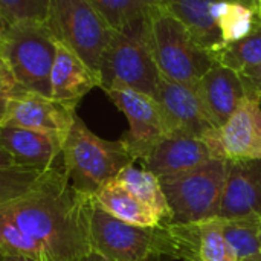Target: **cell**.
<instances>
[{
	"mask_svg": "<svg viewBox=\"0 0 261 261\" xmlns=\"http://www.w3.org/2000/svg\"><path fill=\"white\" fill-rule=\"evenodd\" d=\"M225 239L239 261L261 252V216L251 214L236 219H220Z\"/></svg>",
	"mask_w": 261,
	"mask_h": 261,
	"instance_id": "7402d4cb",
	"label": "cell"
},
{
	"mask_svg": "<svg viewBox=\"0 0 261 261\" xmlns=\"http://www.w3.org/2000/svg\"><path fill=\"white\" fill-rule=\"evenodd\" d=\"M49 0H0V28L21 21H47Z\"/></svg>",
	"mask_w": 261,
	"mask_h": 261,
	"instance_id": "4316f807",
	"label": "cell"
},
{
	"mask_svg": "<svg viewBox=\"0 0 261 261\" xmlns=\"http://www.w3.org/2000/svg\"><path fill=\"white\" fill-rule=\"evenodd\" d=\"M18 87L11 69L5 63V60L0 57V90L3 92H12Z\"/></svg>",
	"mask_w": 261,
	"mask_h": 261,
	"instance_id": "f1b7e54d",
	"label": "cell"
},
{
	"mask_svg": "<svg viewBox=\"0 0 261 261\" xmlns=\"http://www.w3.org/2000/svg\"><path fill=\"white\" fill-rule=\"evenodd\" d=\"M47 24L58 41L73 49L98 73L113 29L89 0H49Z\"/></svg>",
	"mask_w": 261,
	"mask_h": 261,
	"instance_id": "ba28073f",
	"label": "cell"
},
{
	"mask_svg": "<svg viewBox=\"0 0 261 261\" xmlns=\"http://www.w3.org/2000/svg\"><path fill=\"white\" fill-rule=\"evenodd\" d=\"M154 99L164 113L170 136H190L208 142L217 133L219 127L194 89L161 75Z\"/></svg>",
	"mask_w": 261,
	"mask_h": 261,
	"instance_id": "8fae6325",
	"label": "cell"
},
{
	"mask_svg": "<svg viewBox=\"0 0 261 261\" xmlns=\"http://www.w3.org/2000/svg\"><path fill=\"white\" fill-rule=\"evenodd\" d=\"M239 2H242V3H245V5H248V6L254 8V9H260V3L257 0H239Z\"/></svg>",
	"mask_w": 261,
	"mask_h": 261,
	"instance_id": "836d02e7",
	"label": "cell"
},
{
	"mask_svg": "<svg viewBox=\"0 0 261 261\" xmlns=\"http://www.w3.org/2000/svg\"><path fill=\"white\" fill-rule=\"evenodd\" d=\"M75 118L76 107L18 86L9 92L6 113L0 127H20L66 138Z\"/></svg>",
	"mask_w": 261,
	"mask_h": 261,
	"instance_id": "30bf717a",
	"label": "cell"
},
{
	"mask_svg": "<svg viewBox=\"0 0 261 261\" xmlns=\"http://www.w3.org/2000/svg\"><path fill=\"white\" fill-rule=\"evenodd\" d=\"M261 216V161H228L220 219Z\"/></svg>",
	"mask_w": 261,
	"mask_h": 261,
	"instance_id": "e0dca14e",
	"label": "cell"
},
{
	"mask_svg": "<svg viewBox=\"0 0 261 261\" xmlns=\"http://www.w3.org/2000/svg\"><path fill=\"white\" fill-rule=\"evenodd\" d=\"M136 159L127 145L96 136L76 115L63 144V170L70 185L83 196L93 197Z\"/></svg>",
	"mask_w": 261,
	"mask_h": 261,
	"instance_id": "7a4b0ae2",
	"label": "cell"
},
{
	"mask_svg": "<svg viewBox=\"0 0 261 261\" xmlns=\"http://www.w3.org/2000/svg\"><path fill=\"white\" fill-rule=\"evenodd\" d=\"M81 261H112V260H109V258L102 257L101 254H98V252L92 251V252H90V254H87L84 258H81Z\"/></svg>",
	"mask_w": 261,
	"mask_h": 261,
	"instance_id": "1f68e13d",
	"label": "cell"
},
{
	"mask_svg": "<svg viewBox=\"0 0 261 261\" xmlns=\"http://www.w3.org/2000/svg\"><path fill=\"white\" fill-rule=\"evenodd\" d=\"M210 159H214V156L205 141L190 136H168L142 162L145 170L162 179L191 171Z\"/></svg>",
	"mask_w": 261,
	"mask_h": 261,
	"instance_id": "d6986e66",
	"label": "cell"
},
{
	"mask_svg": "<svg viewBox=\"0 0 261 261\" xmlns=\"http://www.w3.org/2000/svg\"><path fill=\"white\" fill-rule=\"evenodd\" d=\"M106 93L130 124L128 132L122 135L121 141L136 161H144L162 139L170 136L158 101L132 89H110Z\"/></svg>",
	"mask_w": 261,
	"mask_h": 261,
	"instance_id": "9c48e42d",
	"label": "cell"
},
{
	"mask_svg": "<svg viewBox=\"0 0 261 261\" xmlns=\"http://www.w3.org/2000/svg\"><path fill=\"white\" fill-rule=\"evenodd\" d=\"M216 159L261 161V104L246 98L206 142Z\"/></svg>",
	"mask_w": 261,
	"mask_h": 261,
	"instance_id": "7c38bea8",
	"label": "cell"
},
{
	"mask_svg": "<svg viewBox=\"0 0 261 261\" xmlns=\"http://www.w3.org/2000/svg\"><path fill=\"white\" fill-rule=\"evenodd\" d=\"M240 76L245 83L248 98L257 99L261 104V64L245 73H240Z\"/></svg>",
	"mask_w": 261,
	"mask_h": 261,
	"instance_id": "83f0119b",
	"label": "cell"
},
{
	"mask_svg": "<svg viewBox=\"0 0 261 261\" xmlns=\"http://www.w3.org/2000/svg\"><path fill=\"white\" fill-rule=\"evenodd\" d=\"M104 17L112 29L119 31L138 20L145 18L159 0H89Z\"/></svg>",
	"mask_w": 261,
	"mask_h": 261,
	"instance_id": "cb8c5ba5",
	"label": "cell"
},
{
	"mask_svg": "<svg viewBox=\"0 0 261 261\" xmlns=\"http://www.w3.org/2000/svg\"><path fill=\"white\" fill-rule=\"evenodd\" d=\"M8 99H9V92L0 90V125H2V122H3V118H5V113H6Z\"/></svg>",
	"mask_w": 261,
	"mask_h": 261,
	"instance_id": "4dcf8cb0",
	"label": "cell"
},
{
	"mask_svg": "<svg viewBox=\"0 0 261 261\" xmlns=\"http://www.w3.org/2000/svg\"><path fill=\"white\" fill-rule=\"evenodd\" d=\"M92 251L112 261L171 260L168 226H136L99 208L93 199L89 211Z\"/></svg>",
	"mask_w": 261,
	"mask_h": 261,
	"instance_id": "8992f818",
	"label": "cell"
},
{
	"mask_svg": "<svg viewBox=\"0 0 261 261\" xmlns=\"http://www.w3.org/2000/svg\"><path fill=\"white\" fill-rule=\"evenodd\" d=\"M0 254L18 255L35 261H47L38 243L29 239L11 219L0 211Z\"/></svg>",
	"mask_w": 261,
	"mask_h": 261,
	"instance_id": "484cf974",
	"label": "cell"
},
{
	"mask_svg": "<svg viewBox=\"0 0 261 261\" xmlns=\"http://www.w3.org/2000/svg\"><path fill=\"white\" fill-rule=\"evenodd\" d=\"M47 173L49 170L43 171L18 165L0 168V205H5L32 191Z\"/></svg>",
	"mask_w": 261,
	"mask_h": 261,
	"instance_id": "d4e9b609",
	"label": "cell"
},
{
	"mask_svg": "<svg viewBox=\"0 0 261 261\" xmlns=\"http://www.w3.org/2000/svg\"><path fill=\"white\" fill-rule=\"evenodd\" d=\"M115 180L121 184L127 191H130L136 199H139L144 205H147L164 225L168 223L171 211L158 176L145 168L139 170L130 165L124 168L115 177Z\"/></svg>",
	"mask_w": 261,
	"mask_h": 261,
	"instance_id": "44dd1931",
	"label": "cell"
},
{
	"mask_svg": "<svg viewBox=\"0 0 261 261\" xmlns=\"http://www.w3.org/2000/svg\"><path fill=\"white\" fill-rule=\"evenodd\" d=\"M229 2L239 0H159V6L177 18L199 44L217 55L225 46L220 20Z\"/></svg>",
	"mask_w": 261,
	"mask_h": 261,
	"instance_id": "5bb4252c",
	"label": "cell"
},
{
	"mask_svg": "<svg viewBox=\"0 0 261 261\" xmlns=\"http://www.w3.org/2000/svg\"><path fill=\"white\" fill-rule=\"evenodd\" d=\"M194 90L210 118L219 128L248 98L240 73L219 61L200 78Z\"/></svg>",
	"mask_w": 261,
	"mask_h": 261,
	"instance_id": "2e32d148",
	"label": "cell"
},
{
	"mask_svg": "<svg viewBox=\"0 0 261 261\" xmlns=\"http://www.w3.org/2000/svg\"><path fill=\"white\" fill-rule=\"evenodd\" d=\"M0 141L18 167L43 171L63 167V136L20 127H0Z\"/></svg>",
	"mask_w": 261,
	"mask_h": 261,
	"instance_id": "9a60e30c",
	"label": "cell"
},
{
	"mask_svg": "<svg viewBox=\"0 0 261 261\" xmlns=\"http://www.w3.org/2000/svg\"><path fill=\"white\" fill-rule=\"evenodd\" d=\"M98 76L104 92L132 89L156 96L161 73L150 49L148 15L119 31L113 29L99 61Z\"/></svg>",
	"mask_w": 261,
	"mask_h": 261,
	"instance_id": "3957f363",
	"label": "cell"
},
{
	"mask_svg": "<svg viewBox=\"0 0 261 261\" xmlns=\"http://www.w3.org/2000/svg\"><path fill=\"white\" fill-rule=\"evenodd\" d=\"M95 87H99L98 73L90 69L73 49L57 40L50 70V98L76 107Z\"/></svg>",
	"mask_w": 261,
	"mask_h": 261,
	"instance_id": "ac0fdd59",
	"label": "cell"
},
{
	"mask_svg": "<svg viewBox=\"0 0 261 261\" xmlns=\"http://www.w3.org/2000/svg\"><path fill=\"white\" fill-rule=\"evenodd\" d=\"M226 174L228 161L214 158L184 174L159 179L171 211L167 225L197 223L219 217Z\"/></svg>",
	"mask_w": 261,
	"mask_h": 261,
	"instance_id": "52a82bcc",
	"label": "cell"
},
{
	"mask_svg": "<svg viewBox=\"0 0 261 261\" xmlns=\"http://www.w3.org/2000/svg\"><path fill=\"white\" fill-rule=\"evenodd\" d=\"M258 11H260V15H261V5H260V9H258Z\"/></svg>",
	"mask_w": 261,
	"mask_h": 261,
	"instance_id": "d590c367",
	"label": "cell"
},
{
	"mask_svg": "<svg viewBox=\"0 0 261 261\" xmlns=\"http://www.w3.org/2000/svg\"><path fill=\"white\" fill-rule=\"evenodd\" d=\"M0 261H35L26 257H18V255H2L0 254Z\"/></svg>",
	"mask_w": 261,
	"mask_h": 261,
	"instance_id": "d6a6232c",
	"label": "cell"
},
{
	"mask_svg": "<svg viewBox=\"0 0 261 261\" xmlns=\"http://www.w3.org/2000/svg\"><path fill=\"white\" fill-rule=\"evenodd\" d=\"M242 261H261V252L260 254H257V255H252V257H249V258Z\"/></svg>",
	"mask_w": 261,
	"mask_h": 261,
	"instance_id": "e575fe53",
	"label": "cell"
},
{
	"mask_svg": "<svg viewBox=\"0 0 261 261\" xmlns=\"http://www.w3.org/2000/svg\"><path fill=\"white\" fill-rule=\"evenodd\" d=\"M257 2H258V3H260V5H261V0H257Z\"/></svg>",
	"mask_w": 261,
	"mask_h": 261,
	"instance_id": "8d00e7d4",
	"label": "cell"
},
{
	"mask_svg": "<svg viewBox=\"0 0 261 261\" xmlns=\"http://www.w3.org/2000/svg\"><path fill=\"white\" fill-rule=\"evenodd\" d=\"M217 61L237 73H245L261 64V15L255 26L242 38L225 44L217 52Z\"/></svg>",
	"mask_w": 261,
	"mask_h": 261,
	"instance_id": "603a6c76",
	"label": "cell"
},
{
	"mask_svg": "<svg viewBox=\"0 0 261 261\" xmlns=\"http://www.w3.org/2000/svg\"><path fill=\"white\" fill-rule=\"evenodd\" d=\"M15 162L12 159V156L9 154V151L5 148V145L0 141V168H8V167H14Z\"/></svg>",
	"mask_w": 261,
	"mask_h": 261,
	"instance_id": "f546056e",
	"label": "cell"
},
{
	"mask_svg": "<svg viewBox=\"0 0 261 261\" xmlns=\"http://www.w3.org/2000/svg\"><path fill=\"white\" fill-rule=\"evenodd\" d=\"M93 202L110 216L136 226H159V217L115 179L104 185L93 197Z\"/></svg>",
	"mask_w": 261,
	"mask_h": 261,
	"instance_id": "ffe728a7",
	"label": "cell"
},
{
	"mask_svg": "<svg viewBox=\"0 0 261 261\" xmlns=\"http://www.w3.org/2000/svg\"><path fill=\"white\" fill-rule=\"evenodd\" d=\"M90 203L92 197L80 194L60 167L0 211L40 245L47 261H81L92 252Z\"/></svg>",
	"mask_w": 261,
	"mask_h": 261,
	"instance_id": "6da1fadb",
	"label": "cell"
},
{
	"mask_svg": "<svg viewBox=\"0 0 261 261\" xmlns=\"http://www.w3.org/2000/svg\"><path fill=\"white\" fill-rule=\"evenodd\" d=\"M167 226L171 240V260L239 261L225 239L220 217Z\"/></svg>",
	"mask_w": 261,
	"mask_h": 261,
	"instance_id": "4fadbf2b",
	"label": "cell"
},
{
	"mask_svg": "<svg viewBox=\"0 0 261 261\" xmlns=\"http://www.w3.org/2000/svg\"><path fill=\"white\" fill-rule=\"evenodd\" d=\"M55 50L57 38L47 21H21L0 28V57L24 90L50 96Z\"/></svg>",
	"mask_w": 261,
	"mask_h": 261,
	"instance_id": "5b68a950",
	"label": "cell"
},
{
	"mask_svg": "<svg viewBox=\"0 0 261 261\" xmlns=\"http://www.w3.org/2000/svg\"><path fill=\"white\" fill-rule=\"evenodd\" d=\"M148 41L159 73L191 89L217 63L216 54L159 5L148 14Z\"/></svg>",
	"mask_w": 261,
	"mask_h": 261,
	"instance_id": "277c9868",
	"label": "cell"
}]
</instances>
